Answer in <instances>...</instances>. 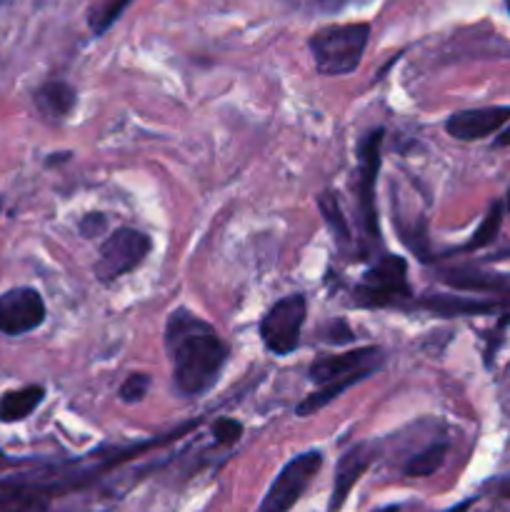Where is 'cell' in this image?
<instances>
[{"mask_svg":"<svg viewBox=\"0 0 510 512\" xmlns=\"http://www.w3.org/2000/svg\"><path fill=\"white\" fill-rule=\"evenodd\" d=\"M163 340L178 395L200 398L215 388L228 363V345L208 320L188 308H175L168 315Z\"/></svg>","mask_w":510,"mask_h":512,"instance_id":"obj_1","label":"cell"},{"mask_svg":"<svg viewBox=\"0 0 510 512\" xmlns=\"http://www.w3.org/2000/svg\"><path fill=\"white\" fill-rule=\"evenodd\" d=\"M385 365V350L383 348H358L350 350V353L340 355H325V358L315 360L310 365V380L318 385L315 393H310L303 403L298 405L295 413L300 418H308V415L318 413L320 408H325L328 403H333L338 395H343L345 390L353 388V385L363 383L370 375L378 373Z\"/></svg>","mask_w":510,"mask_h":512,"instance_id":"obj_2","label":"cell"},{"mask_svg":"<svg viewBox=\"0 0 510 512\" xmlns=\"http://www.w3.org/2000/svg\"><path fill=\"white\" fill-rule=\"evenodd\" d=\"M73 498L60 465L0 473V512H58L60 500Z\"/></svg>","mask_w":510,"mask_h":512,"instance_id":"obj_3","label":"cell"},{"mask_svg":"<svg viewBox=\"0 0 510 512\" xmlns=\"http://www.w3.org/2000/svg\"><path fill=\"white\" fill-rule=\"evenodd\" d=\"M368 38V23L328 25V28H320L308 43L318 73L330 75V78L355 73L360 68L365 48H368Z\"/></svg>","mask_w":510,"mask_h":512,"instance_id":"obj_4","label":"cell"},{"mask_svg":"<svg viewBox=\"0 0 510 512\" xmlns=\"http://www.w3.org/2000/svg\"><path fill=\"white\" fill-rule=\"evenodd\" d=\"M405 300H413V290L408 283V263L400 255L375 260L353 290L358 308H400Z\"/></svg>","mask_w":510,"mask_h":512,"instance_id":"obj_5","label":"cell"},{"mask_svg":"<svg viewBox=\"0 0 510 512\" xmlns=\"http://www.w3.org/2000/svg\"><path fill=\"white\" fill-rule=\"evenodd\" d=\"M305 315H308V303L300 293L285 295L278 303L270 305L268 313L260 320V338L265 348L278 358L293 353L300 345Z\"/></svg>","mask_w":510,"mask_h":512,"instance_id":"obj_6","label":"cell"},{"mask_svg":"<svg viewBox=\"0 0 510 512\" xmlns=\"http://www.w3.org/2000/svg\"><path fill=\"white\" fill-rule=\"evenodd\" d=\"M323 468V453L320 450H305L283 465L278 478L270 483L258 512H290L293 505L303 498L308 485Z\"/></svg>","mask_w":510,"mask_h":512,"instance_id":"obj_7","label":"cell"},{"mask_svg":"<svg viewBox=\"0 0 510 512\" xmlns=\"http://www.w3.org/2000/svg\"><path fill=\"white\" fill-rule=\"evenodd\" d=\"M385 128H373L360 138L358 143V180H355V193H358V213L360 225L368 233L370 240L380 238L378 228V208H375V185L380 173V150H383Z\"/></svg>","mask_w":510,"mask_h":512,"instance_id":"obj_8","label":"cell"},{"mask_svg":"<svg viewBox=\"0 0 510 512\" xmlns=\"http://www.w3.org/2000/svg\"><path fill=\"white\" fill-rule=\"evenodd\" d=\"M153 248V240L135 228H118L105 238L100 245L98 260L93 265V273L100 283H113L120 275L130 273L145 260V255Z\"/></svg>","mask_w":510,"mask_h":512,"instance_id":"obj_9","label":"cell"},{"mask_svg":"<svg viewBox=\"0 0 510 512\" xmlns=\"http://www.w3.org/2000/svg\"><path fill=\"white\" fill-rule=\"evenodd\" d=\"M45 303L38 290L33 288H13L0 295V333L25 335L33 333L43 325Z\"/></svg>","mask_w":510,"mask_h":512,"instance_id":"obj_10","label":"cell"},{"mask_svg":"<svg viewBox=\"0 0 510 512\" xmlns=\"http://www.w3.org/2000/svg\"><path fill=\"white\" fill-rule=\"evenodd\" d=\"M510 123V105H488V108H470L458 110L445 120V130L450 138L465 140H483L488 135L498 133Z\"/></svg>","mask_w":510,"mask_h":512,"instance_id":"obj_11","label":"cell"},{"mask_svg":"<svg viewBox=\"0 0 510 512\" xmlns=\"http://www.w3.org/2000/svg\"><path fill=\"white\" fill-rule=\"evenodd\" d=\"M373 458H375V448L370 443H358L340 455L338 468H335L333 495H330L328 512H338L343 508L350 490H353V485L363 478L365 470H368L370 463H373Z\"/></svg>","mask_w":510,"mask_h":512,"instance_id":"obj_12","label":"cell"},{"mask_svg":"<svg viewBox=\"0 0 510 512\" xmlns=\"http://www.w3.org/2000/svg\"><path fill=\"white\" fill-rule=\"evenodd\" d=\"M415 305L438 318H470V315H490L508 308L505 300H478L468 295H425Z\"/></svg>","mask_w":510,"mask_h":512,"instance_id":"obj_13","label":"cell"},{"mask_svg":"<svg viewBox=\"0 0 510 512\" xmlns=\"http://www.w3.org/2000/svg\"><path fill=\"white\" fill-rule=\"evenodd\" d=\"M445 285L463 293H490V295H510V275L508 273H485L475 268H450L440 275Z\"/></svg>","mask_w":510,"mask_h":512,"instance_id":"obj_14","label":"cell"},{"mask_svg":"<svg viewBox=\"0 0 510 512\" xmlns=\"http://www.w3.org/2000/svg\"><path fill=\"white\" fill-rule=\"evenodd\" d=\"M33 100L48 118H65L75 108V90L65 80H48L35 90Z\"/></svg>","mask_w":510,"mask_h":512,"instance_id":"obj_15","label":"cell"},{"mask_svg":"<svg viewBox=\"0 0 510 512\" xmlns=\"http://www.w3.org/2000/svg\"><path fill=\"white\" fill-rule=\"evenodd\" d=\"M45 398V390L40 385H28L20 390H8L0 398V420L3 423H18L25 420Z\"/></svg>","mask_w":510,"mask_h":512,"instance_id":"obj_16","label":"cell"},{"mask_svg":"<svg viewBox=\"0 0 510 512\" xmlns=\"http://www.w3.org/2000/svg\"><path fill=\"white\" fill-rule=\"evenodd\" d=\"M445 458H448V443H445V440H438V443L425 445L423 450L410 455L403 465V473L408 475V478H428V475H435L443 468Z\"/></svg>","mask_w":510,"mask_h":512,"instance_id":"obj_17","label":"cell"},{"mask_svg":"<svg viewBox=\"0 0 510 512\" xmlns=\"http://www.w3.org/2000/svg\"><path fill=\"white\" fill-rule=\"evenodd\" d=\"M503 215H505L503 200H495V203H490L488 213L483 215V220H480V225L475 228V233L470 235L465 250H480V248H485V245L493 243L500 233V225H503Z\"/></svg>","mask_w":510,"mask_h":512,"instance_id":"obj_18","label":"cell"},{"mask_svg":"<svg viewBox=\"0 0 510 512\" xmlns=\"http://www.w3.org/2000/svg\"><path fill=\"white\" fill-rule=\"evenodd\" d=\"M318 210L320 215H323L325 225L330 228V233H333V238L338 240L340 245L350 243V230H348V223H345V215H343V208H340L338 195L325 190V193L318 198Z\"/></svg>","mask_w":510,"mask_h":512,"instance_id":"obj_19","label":"cell"},{"mask_svg":"<svg viewBox=\"0 0 510 512\" xmlns=\"http://www.w3.org/2000/svg\"><path fill=\"white\" fill-rule=\"evenodd\" d=\"M130 3H133V0H103L100 5H95V8L90 10V28H93V33L103 35L105 30L123 15V10L128 8Z\"/></svg>","mask_w":510,"mask_h":512,"instance_id":"obj_20","label":"cell"},{"mask_svg":"<svg viewBox=\"0 0 510 512\" xmlns=\"http://www.w3.org/2000/svg\"><path fill=\"white\" fill-rule=\"evenodd\" d=\"M148 390H150V375L133 373V375H128V378H125L123 385H120L118 398L123 400V403L133 405V403H140V400L148 395Z\"/></svg>","mask_w":510,"mask_h":512,"instance_id":"obj_21","label":"cell"},{"mask_svg":"<svg viewBox=\"0 0 510 512\" xmlns=\"http://www.w3.org/2000/svg\"><path fill=\"white\" fill-rule=\"evenodd\" d=\"M213 435L220 445H233L243 435V423L233 418H220L213 423Z\"/></svg>","mask_w":510,"mask_h":512,"instance_id":"obj_22","label":"cell"},{"mask_svg":"<svg viewBox=\"0 0 510 512\" xmlns=\"http://www.w3.org/2000/svg\"><path fill=\"white\" fill-rule=\"evenodd\" d=\"M105 228H108V218H105L103 213H88V215H83V218H80V223H78L80 235H83V238H88V240L103 235Z\"/></svg>","mask_w":510,"mask_h":512,"instance_id":"obj_23","label":"cell"},{"mask_svg":"<svg viewBox=\"0 0 510 512\" xmlns=\"http://www.w3.org/2000/svg\"><path fill=\"white\" fill-rule=\"evenodd\" d=\"M355 3H365V0H310V5H313L318 13H340V10H345L348 5Z\"/></svg>","mask_w":510,"mask_h":512,"instance_id":"obj_24","label":"cell"},{"mask_svg":"<svg viewBox=\"0 0 510 512\" xmlns=\"http://www.w3.org/2000/svg\"><path fill=\"white\" fill-rule=\"evenodd\" d=\"M495 145H510V128H508V130H505V133H503V135H500V138H498V140H495Z\"/></svg>","mask_w":510,"mask_h":512,"instance_id":"obj_25","label":"cell"},{"mask_svg":"<svg viewBox=\"0 0 510 512\" xmlns=\"http://www.w3.org/2000/svg\"><path fill=\"white\" fill-rule=\"evenodd\" d=\"M500 495H503V498H510V478L505 480L503 488H500Z\"/></svg>","mask_w":510,"mask_h":512,"instance_id":"obj_26","label":"cell"},{"mask_svg":"<svg viewBox=\"0 0 510 512\" xmlns=\"http://www.w3.org/2000/svg\"><path fill=\"white\" fill-rule=\"evenodd\" d=\"M373 512H400V505H385V508H378Z\"/></svg>","mask_w":510,"mask_h":512,"instance_id":"obj_27","label":"cell"},{"mask_svg":"<svg viewBox=\"0 0 510 512\" xmlns=\"http://www.w3.org/2000/svg\"><path fill=\"white\" fill-rule=\"evenodd\" d=\"M468 508H470V500H468V503L458 505V508H455V510H450V512H465V510H468Z\"/></svg>","mask_w":510,"mask_h":512,"instance_id":"obj_28","label":"cell"},{"mask_svg":"<svg viewBox=\"0 0 510 512\" xmlns=\"http://www.w3.org/2000/svg\"><path fill=\"white\" fill-rule=\"evenodd\" d=\"M503 203H505V210H508V213H510V188H508V193H505Z\"/></svg>","mask_w":510,"mask_h":512,"instance_id":"obj_29","label":"cell"},{"mask_svg":"<svg viewBox=\"0 0 510 512\" xmlns=\"http://www.w3.org/2000/svg\"><path fill=\"white\" fill-rule=\"evenodd\" d=\"M5 3H8V0H0V5H5Z\"/></svg>","mask_w":510,"mask_h":512,"instance_id":"obj_30","label":"cell"},{"mask_svg":"<svg viewBox=\"0 0 510 512\" xmlns=\"http://www.w3.org/2000/svg\"><path fill=\"white\" fill-rule=\"evenodd\" d=\"M508 8H510V0H508Z\"/></svg>","mask_w":510,"mask_h":512,"instance_id":"obj_31","label":"cell"}]
</instances>
